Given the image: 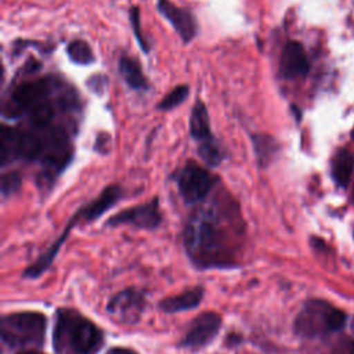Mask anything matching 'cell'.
<instances>
[{"label": "cell", "instance_id": "obj_1", "mask_svg": "<svg viewBox=\"0 0 354 354\" xmlns=\"http://www.w3.org/2000/svg\"><path fill=\"white\" fill-rule=\"evenodd\" d=\"M243 225L232 203L201 206L184 228V248L199 268L232 267L239 261Z\"/></svg>", "mask_w": 354, "mask_h": 354}, {"label": "cell", "instance_id": "obj_2", "mask_svg": "<svg viewBox=\"0 0 354 354\" xmlns=\"http://www.w3.org/2000/svg\"><path fill=\"white\" fill-rule=\"evenodd\" d=\"M104 344L102 330L73 308L55 314L53 346L55 354H97Z\"/></svg>", "mask_w": 354, "mask_h": 354}, {"label": "cell", "instance_id": "obj_3", "mask_svg": "<svg viewBox=\"0 0 354 354\" xmlns=\"http://www.w3.org/2000/svg\"><path fill=\"white\" fill-rule=\"evenodd\" d=\"M346 314L325 300H308L295 319V332L307 339L324 337L342 329Z\"/></svg>", "mask_w": 354, "mask_h": 354}, {"label": "cell", "instance_id": "obj_4", "mask_svg": "<svg viewBox=\"0 0 354 354\" xmlns=\"http://www.w3.org/2000/svg\"><path fill=\"white\" fill-rule=\"evenodd\" d=\"M0 335L10 347H40L46 335V317L37 311L7 314L1 318Z\"/></svg>", "mask_w": 354, "mask_h": 354}, {"label": "cell", "instance_id": "obj_5", "mask_svg": "<svg viewBox=\"0 0 354 354\" xmlns=\"http://www.w3.org/2000/svg\"><path fill=\"white\" fill-rule=\"evenodd\" d=\"M41 159L43 170L37 177V185L46 191L72 159V145L64 129L54 127L47 133Z\"/></svg>", "mask_w": 354, "mask_h": 354}, {"label": "cell", "instance_id": "obj_6", "mask_svg": "<svg viewBox=\"0 0 354 354\" xmlns=\"http://www.w3.org/2000/svg\"><path fill=\"white\" fill-rule=\"evenodd\" d=\"M217 181L218 178L214 174L195 162L185 163L184 167L178 170L176 177L178 192L189 205L205 201Z\"/></svg>", "mask_w": 354, "mask_h": 354}, {"label": "cell", "instance_id": "obj_7", "mask_svg": "<svg viewBox=\"0 0 354 354\" xmlns=\"http://www.w3.org/2000/svg\"><path fill=\"white\" fill-rule=\"evenodd\" d=\"M51 90V82L41 77L33 82H24L18 84L8 102L3 106V115L8 119L18 118L24 111H29L35 104L47 100Z\"/></svg>", "mask_w": 354, "mask_h": 354}, {"label": "cell", "instance_id": "obj_8", "mask_svg": "<svg viewBox=\"0 0 354 354\" xmlns=\"http://www.w3.org/2000/svg\"><path fill=\"white\" fill-rule=\"evenodd\" d=\"M162 223V213L159 207V198L155 196L151 201L124 209L111 218H108L106 225H131L142 230H155Z\"/></svg>", "mask_w": 354, "mask_h": 354}, {"label": "cell", "instance_id": "obj_9", "mask_svg": "<svg viewBox=\"0 0 354 354\" xmlns=\"http://www.w3.org/2000/svg\"><path fill=\"white\" fill-rule=\"evenodd\" d=\"M221 318L213 311L201 314L194 319L184 337L180 340V347L198 350L207 346L218 333Z\"/></svg>", "mask_w": 354, "mask_h": 354}, {"label": "cell", "instance_id": "obj_10", "mask_svg": "<svg viewBox=\"0 0 354 354\" xmlns=\"http://www.w3.org/2000/svg\"><path fill=\"white\" fill-rule=\"evenodd\" d=\"M160 15L174 28L184 43H189L198 33V22L194 14L170 0H158L156 4Z\"/></svg>", "mask_w": 354, "mask_h": 354}, {"label": "cell", "instance_id": "obj_11", "mask_svg": "<svg viewBox=\"0 0 354 354\" xmlns=\"http://www.w3.org/2000/svg\"><path fill=\"white\" fill-rule=\"evenodd\" d=\"M145 306V299L142 292L136 289H126L115 295L106 310L120 322H136L141 315Z\"/></svg>", "mask_w": 354, "mask_h": 354}, {"label": "cell", "instance_id": "obj_12", "mask_svg": "<svg viewBox=\"0 0 354 354\" xmlns=\"http://www.w3.org/2000/svg\"><path fill=\"white\" fill-rule=\"evenodd\" d=\"M310 71V62L304 47L295 40L288 41L281 54L279 73L285 79L304 77Z\"/></svg>", "mask_w": 354, "mask_h": 354}, {"label": "cell", "instance_id": "obj_13", "mask_svg": "<svg viewBox=\"0 0 354 354\" xmlns=\"http://www.w3.org/2000/svg\"><path fill=\"white\" fill-rule=\"evenodd\" d=\"M122 198H123V188L118 184H111L105 187L95 199L88 202L82 209H79L75 217L77 221L90 223L101 217L105 212H108L112 206H115Z\"/></svg>", "mask_w": 354, "mask_h": 354}, {"label": "cell", "instance_id": "obj_14", "mask_svg": "<svg viewBox=\"0 0 354 354\" xmlns=\"http://www.w3.org/2000/svg\"><path fill=\"white\" fill-rule=\"evenodd\" d=\"M189 134L201 145L216 141L210 130L209 112L202 100H196L189 116Z\"/></svg>", "mask_w": 354, "mask_h": 354}, {"label": "cell", "instance_id": "obj_15", "mask_svg": "<svg viewBox=\"0 0 354 354\" xmlns=\"http://www.w3.org/2000/svg\"><path fill=\"white\" fill-rule=\"evenodd\" d=\"M43 151H44V141L41 138H39L32 131L18 130L15 145H14V158L32 162L41 158Z\"/></svg>", "mask_w": 354, "mask_h": 354}, {"label": "cell", "instance_id": "obj_16", "mask_svg": "<svg viewBox=\"0 0 354 354\" xmlns=\"http://www.w3.org/2000/svg\"><path fill=\"white\" fill-rule=\"evenodd\" d=\"M252 145L256 162L259 167L266 169L268 167L279 153V142L270 134L264 133H254L252 134Z\"/></svg>", "mask_w": 354, "mask_h": 354}, {"label": "cell", "instance_id": "obj_17", "mask_svg": "<svg viewBox=\"0 0 354 354\" xmlns=\"http://www.w3.org/2000/svg\"><path fill=\"white\" fill-rule=\"evenodd\" d=\"M203 297V288L202 286H195L191 289H187L176 296L163 299L159 304V307L165 313H178L184 310H189L196 307Z\"/></svg>", "mask_w": 354, "mask_h": 354}, {"label": "cell", "instance_id": "obj_18", "mask_svg": "<svg viewBox=\"0 0 354 354\" xmlns=\"http://www.w3.org/2000/svg\"><path fill=\"white\" fill-rule=\"evenodd\" d=\"M118 69H119V73L123 77L124 83L130 88H133L136 91H144V90L148 88V86H149L148 79L142 73L141 65L138 64L137 59H134L131 57H127V55H123L119 59Z\"/></svg>", "mask_w": 354, "mask_h": 354}, {"label": "cell", "instance_id": "obj_19", "mask_svg": "<svg viewBox=\"0 0 354 354\" xmlns=\"http://www.w3.org/2000/svg\"><path fill=\"white\" fill-rule=\"evenodd\" d=\"M354 170V156L347 149H339L332 159V177L337 185L346 187Z\"/></svg>", "mask_w": 354, "mask_h": 354}, {"label": "cell", "instance_id": "obj_20", "mask_svg": "<svg viewBox=\"0 0 354 354\" xmlns=\"http://www.w3.org/2000/svg\"><path fill=\"white\" fill-rule=\"evenodd\" d=\"M29 123L36 127V129H43L46 126H48L54 118L55 113V108L53 105V102L47 98L43 100L37 104H35L29 111Z\"/></svg>", "mask_w": 354, "mask_h": 354}, {"label": "cell", "instance_id": "obj_21", "mask_svg": "<svg viewBox=\"0 0 354 354\" xmlns=\"http://www.w3.org/2000/svg\"><path fill=\"white\" fill-rule=\"evenodd\" d=\"M66 54L72 62L79 65H88L94 62V53L91 47L82 39L72 40L66 47Z\"/></svg>", "mask_w": 354, "mask_h": 354}, {"label": "cell", "instance_id": "obj_22", "mask_svg": "<svg viewBox=\"0 0 354 354\" xmlns=\"http://www.w3.org/2000/svg\"><path fill=\"white\" fill-rule=\"evenodd\" d=\"M18 130L11 126H1L0 129V160L1 166H6L11 158H14V145Z\"/></svg>", "mask_w": 354, "mask_h": 354}, {"label": "cell", "instance_id": "obj_23", "mask_svg": "<svg viewBox=\"0 0 354 354\" xmlns=\"http://www.w3.org/2000/svg\"><path fill=\"white\" fill-rule=\"evenodd\" d=\"M189 95V87L187 84H180L174 87L171 91H169L159 102L158 109L159 111H171L181 105Z\"/></svg>", "mask_w": 354, "mask_h": 354}, {"label": "cell", "instance_id": "obj_24", "mask_svg": "<svg viewBox=\"0 0 354 354\" xmlns=\"http://www.w3.org/2000/svg\"><path fill=\"white\" fill-rule=\"evenodd\" d=\"M198 155L209 167H216L223 160V153L217 141L198 145Z\"/></svg>", "mask_w": 354, "mask_h": 354}, {"label": "cell", "instance_id": "obj_25", "mask_svg": "<svg viewBox=\"0 0 354 354\" xmlns=\"http://www.w3.org/2000/svg\"><path fill=\"white\" fill-rule=\"evenodd\" d=\"M129 17H130V24H131V28H133V33L136 36V40L137 43L140 44L141 50L144 53H149V48H151V44L148 43V40L145 39L144 33L141 32V19H140V8L138 7H131L130 11H129Z\"/></svg>", "mask_w": 354, "mask_h": 354}, {"label": "cell", "instance_id": "obj_26", "mask_svg": "<svg viewBox=\"0 0 354 354\" xmlns=\"http://www.w3.org/2000/svg\"><path fill=\"white\" fill-rule=\"evenodd\" d=\"M21 184H22V178H21L19 173H17V171L4 173L1 176V196H3V199H7L12 194H15L21 188Z\"/></svg>", "mask_w": 354, "mask_h": 354}, {"label": "cell", "instance_id": "obj_27", "mask_svg": "<svg viewBox=\"0 0 354 354\" xmlns=\"http://www.w3.org/2000/svg\"><path fill=\"white\" fill-rule=\"evenodd\" d=\"M87 86L95 91V93H102L106 87V77L102 76V75H94L91 76L88 80H87Z\"/></svg>", "mask_w": 354, "mask_h": 354}, {"label": "cell", "instance_id": "obj_28", "mask_svg": "<svg viewBox=\"0 0 354 354\" xmlns=\"http://www.w3.org/2000/svg\"><path fill=\"white\" fill-rule=\"evenodd\" d=\"M109 141V136L106 133H101L98 134L97 140H95V145H94V149L98 151V152H105L108 149V147H105V142Z\"/></svg>", "mask_w": 354, "mask_h": 354}, {"label": "cell", "instance_id": "obj_29", "mask_svg": "<svg viewBox=\"0 0 354 354\" xmlns=\"http://www.w3.org/2000/svg\"><path fill=\"white\" fill-rule=\"evenodd\" d=\"M106 354H137L136 351L130 350V348H123V347H116L109 350Z\"/></svg>", "mask_w": 354, "mask_h": 354}, {"label": "cell", "instance_id": "obj_30", "mask_svg": "<svg viewBox=\"0 0 354 354\" xmlns=\"http://www.w3.org/2000/svg\"><path fill=\"white\" fill-rule=\"evenodd\" d=\"M18 354H43V353L36 351V350H24V351H21V353H18Z\"/></svg>", "mask_w": 354, "mask_h": 354}, {"label": "cell", "instance_id": "obj_31", "mask_svg": "<svg viewBox=\"0 0 354 354\" xmlns=\"http://www.w3.org/2000/svg\"><path fill=\"white\" fill-rule=\"evenodd\" d=\"M351 136H353V138H354V130H353V133H351Z\"/></svg>", "mask_w": 354, "mask_h": 354}]
</instances>
